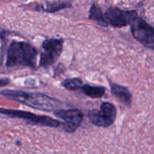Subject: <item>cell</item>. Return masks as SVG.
Masks as SVG:
<instances>
[{
  "label": "cell",
  "mask_w": 154,
  "mask_h": 154,
  "mask_svg": "<svg viewBox=\"0 0 154 154\" xmlns=\"http://www.w3.org/2000/svg\"><path fill=\"white\" fill-rule=\"evenodd\" d=\"M2 96L34 109L44 111H54L60 105V102L43 93H29L20 90H3Z\"/></svg>",
  "instance_id": "obj_1"
},
{
  "label": "cell",
  "mask_w": 154,
  "mask_h": 154,
  "mask_svg": "<svg viewBox=\"0 0 154 154\" xmlns=\"http://www.w3.org/2000/svg\"><path fill=\"white\" fill-rule=\"evenodd\" d=\"M38 52L30 44L24 42L14 41L11 43L7 52L6 66H27L35 69Z\"/></svg>",
  "instance_id": "obj_2"
},
{
  "label": "cell",
  "mask_w": 154,
  "mask_h": 154,
  "mask_svg": "<svg viewBox=\"0 0 154 154\" xmlns=\"http://www.w3.org/2000/svg\"><path fill=\"white\" fill-rule=\"evenodd\" d=\"M133 37L144 47L154 50V27L144 19L137 17L131 25Z\"/></svg>",
  "instance_id": "obj_3"
},
{
  "label": "cell",
  "mask_w": 154,
  "mask_h": 154,
  "mask_svg": "<svg viewBox=\"0 0 154 154\" xmlns=\"http://www.w3.org/2000/svg\"><path fill=\"white\" fill-rule=\"evenodd\" d=\"M0 112L4 115L23 119V120H26L28 123L33 125H41V126H48V127L58 128L59 126H61V124H63L59 120H54L48 116L37 115V114L27 112V111L5 109V108H2Z\"/></svg>",
  "instance_id": "obj_4"
},
{
  "label": "cell",
  "mask_w": 154,
  "mask_h": 154,
  "mask_svg": "<svg viewBox=\"0 0 154 154\" xmlns=\"http://www.w3.org/2000/svg\"><path fill=\"white\" fill-rule=\"evenodd\" d=\"M117 116V110L110 102H102L99 110H93L88 114L90 122L99 127H108L114 122Z\"/></svg>",
  "instance_id": "obj_5"
},
{
  "label": "cell",
  "mask_w": 154,
  "mask_h": 154,
  "mask_svg": "<svg viewBox=\"0 0 154 154\" xmlns=\"http://www.w3.org/2000/svg\"><path fill=\"white\" fill-rule=\"evenodd\" d=\"M63 39L50 38L46 39L42 43L44 52L41 54L40 66L48 67L56 63L63 51Z\"/></svg>",
  "instance_id": "obj_6"
},
{
  "label": "cell",
  "mask_w": 154,
  "mask_h": 154,
  "mask_svg": "<svg viewBox=\"0 0 154 154\" xmlns=\"http://www.w3.org/2000/svg\"><path fill=\"white\" fill-rule=\"evenodd\" d=\"M136 11L122 10L116 7H111L106 11L105 16L108 23L113 27L119 28L130 25L137 17Z\"/></svg>",
  "instance_id": "obj_7"
},
{
  "label": "cell",
  "mask_w": 154,
  "mask_h": 154,
  "mask_svg": "<svg viewBox=\"0 0 154 154\" xmlns=\"http://www.w3.org/2000/svg\"><path fill=\"white\" fill-rule=\"evenodd\" d=\"M56 117L64 121L63 128L66 132H74L81 125L84 119L82 112L78 109L58 110L54 111Z\"/></svg>",
  "instance_id": "obj_8"
},
{
  "label": "cell",
  "mask_w": 154,
  "mask_h": 154,
  "mask_svg": "<svg viewBox=\"0 0 154 154\" xmlns=\"http://www.w3.org/2000/svg\"><path fill=\"white\" fill-rule=\"evenodd\" d=\"M110 87H111V93L120 102L129 108L132 105V96L129 89L120 84H115L114 82H110Z\"/></svg>",
  "instance_id": "obj_9"
},
{
  "label": "cell",
  "mask_w": 154,
  "mask_h": 154,
  "mask_svg": "<svg viewBox=\"0 0 154 154\" xmlns=\"http://www.w3.org/2000/svg\"><path fill=\"white\" fill-rule=\"evenodd\" d=\"M89 19L96 21L99 24L102 26H108V22L105 17V14H103L100 7L97 4H93L90 10Z\"/></svg>",
  "instance_id": "obj_10"
},
{
  "label": "cell",
  "mask_w": 154,
  "mask_h": 154,
  "mask_svg": "<svg viewBox=\"0 0 154 154\" xmlns=\"http://www.w3.org/2000/svg\"><path fill=\"white\" fill-rule=\"evenodd\" d=\"M83 93L86 96L92 98V99H99L102 97L105 93V88L99 86H92L85 84L81 87Z\"/></svg>",
  "instance_id": "obj_11"
},
{
  "label": "cell",
  "mask_w": 154,
  "mask_h": 154,
  "mask_svg": "<svg viewBox=\"0 0 154 154\" xmlns=\"http://www.w3.org/2000/svg\"><path fill=\"white\" fill-rule=\"evenodd\" d=\"M72 6L70 2H53V3H48L47 4L46 8H44L41 6L40 8L42 11L46 12H49V13H54V12L58 11L61 10V9L66 8H70Z\"/></svg>",
  "instance_id": "obj_12"
},
{
  "label": "cell",
  "mask_w": 154,
  "mask_h": 154,
  "mask_svg": "<svg viewBox=\"0 0 154 154\" xmlns=\"http://www.w3.org/2000/svg\"><path fill=\"white\" fill-rule=\"evenodd\" d=\"M63 86L68 90L75 91L79 89H81L83 86V81L79 78H68L63 81Z\"/></svg>",
  "instance_id": "obj_13"
},
{
  "label": "cell",
  "mask_w": 154,
  "mask_h": 154,
  "mask_svg": "<svg viewBox=\"0 0 154 154\" xmlns=\"http://www.w3.org/2000/svg\"><path fill=\"white\" fill-rule=\"evenodd\" d=\"M9 82H10V80L8 79V78H2L0 80V86H1V87H3L4 86L8 84Z\"/></svg>",
  "instance_id": "obj_14"
}]
</instances>
